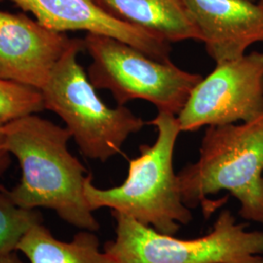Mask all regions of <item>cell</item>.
Masks as SVG:
<instances>
[{
  "mask_svg": "<svg viewBox=\"0 0 263 263\" xmlns=\"http://www.w3.org/2000/svg\"><path fill=\"white\" fill-rule=\"evenodd\" d=\"M4 144L19 162V183L7 190L20 206L54 211L69 226L97 232L100 222L85 197L91 175L68 149L71 135L66 127L28 114L4 123Z\"/></svg>",
  "mask_w": 263,
  "mask_h": 263,
  "instance_id": "6da1fadb",
  "label": "cell"
},
{
  "mask_svg": "<svg viewBox=\"0 0 263 263\" xmlns=\"http://www.w3.org/2000/svg\"><path fill=\"white\" fill-rule=\"evenodd\" d=\"M155 127L153 144L140 146V156L130 160L128 177L116 187L102 189L92 176L85 184V197L95 212L107 208L165 235L176 236L188 226L193 215L183 203L178 174L174 170V151L180 128L177 115L158 112L147 123Z\"/></svg>",
  "mask_w": 263,
  "mask_h": 263,
  "instance_id": "7a4b0ae2",
  "label": "cell"
},
{
  "mask_svg": "<svg viewBox=\"0 0 263 263\" xmlns=\"http://www.w3.org/2000/svg\"><path fill=\"white\" fill-rule=\"evenodd\" d=\"M181 199L190 210L213 209L208 199L227 191L239 215L263 226V112L241 124L210 126L199 159L178 173Z\"/></svg>",
  "mask_w": 263,
  "mask_h": 263,
  "instance_id": "3957f363",
  "label": "cell"
},
{
  "mask_svg": "<svg viewBox=\"0 0 263 263\" xmlns=\"http://www.w3.org/2000/svg\"><path fill=\"white\" fill-rule=\"evenodd\" d=\"M82 51L83 39L72 38L40 92L44 109L64 121L82 155L105 162L120 153L132 134L147 123L125 105L112 108L104 104L78 63Z\"/></svg>",
  "mask_w": 263,
  "mask_h": 263,
  "instance_id": "277c9868",
  "label": "cell"
},
{
  "mask_svg": "<svg viewBox=\"0 0 263 263\" xmlns=\"http://www.w3.org/2000/svg\"><path fill=\"white\" fill-rule=\"evenodd\" d=\"M115 238L104 251L116 263H263V231H249L223 210L207 235L179 239L112 213Z\"/></svg>",
  "mask_w": 263,
  "mask_h": 263,
  "instance_id": "5b68a950",
  "label": "cell"
},
{
  "mask_svg": "<svg viewBox=\"0 0 263 263\" xmlns=\"http://www.w3.org/2000/svg\"><path fill=\"white\" fill-rule=\"evenodd\" d=\"M85 51L92 58L87 74L97 90H107L118 105L142 100L158 112L178 115L203 76L161 62L121 40L86 33Z\"/></svg>",
  "mask_w": 263,
  "mask_h": 263,
  "instance_id": "8992f818",
  "label": "cell"
},
{
  "mask_svg": "<svg viewBox=\"0 0 263 263\" xmlns=\"http://www.w3.org/2000/svg\"><path fill=\"white\" fill-rule=\"evenodd\" d=\"M263 112V53L216 64L177 115L181 132L246 122Z\"/></svg>",
  "mask_w": 263,
  "mask_h": 263,
  "instance_id": "52a82bcc",
  "label": "cell"
},
{
  "mask_svg": "<svg viewBox=\"0 0 263 263\" xmlns=\"http://www.w3.org/2000/svg\"><path fill=\"white\" fill-rule=\"evenodd\" d=\"M72 38L0 10V79L41 91Z\"/></svg>",
  "mask_w": 263,
  "mask_h": 263,
  "instance_id": "ba28073f",
  "label": "cell"
},
{
  "mask_svg": "<svg viewBox=\"0 0 263 263\" xmlns=\"http://www.w3.org/2000/svg\"><path fill=\"white\" fill-rule=\"evenodd\" d=\"M45 28L64 32L86 31L121 40L155 60L170 61L171 44L115 18L95 0H10Z\"/></svg>",
  "mask_w": 263,
  "mask_h": 263,
  "instance_id": "9c48e42d",
  "label": "cell"
},
{
  "mask_svg": "<svg viewBox=\"0 0 263 263\" xmlns=\"http://www.w3.org/2000/svg\"><path fill=\"white\" fill-rule=\"evenodd\" d=\"M209 56L216 64L237 60L263 43V7L251 0H183Z\"/></svg>",
  "mask_w": 263,
  "mask_h": 263,
  "instance_id": "30bf717a",
  "label": "cell"
},
{
  "mask_svg": "<svg viewBox=\"0 0 263 263\" xmlns=\"http://www.w3.org/2000/svg\"><path fill=\"white\" fill-rule=\"evenodd\" d=\"M115 18L167 42L202 37L183 0H95Z\"/></svg>",
  "mask_w": 263,
  "mask_h": 263,
  "instance_id": "8fae6325",
  "label": "cell"
},
{
  "mask_svg": "<svg viewBox=\"0 0 263 263\" xmlns=\"http://www.w3.org/2000/svg\"><path fill=\"white\" fill-rule=\"evenodd\" d=\"M17 251L29 263H116L101 251L100 240L93 231L81 230L66 242L56 238L43 223L28 231Z\"/></svg>",
  "mask_w": 263,
  "mask_h": 263,
  "instance_id": "7c38bea8",
  "label": "cell"
},
{
  "mask_svg": "<svg viewBox=\"0 0 263 263\" xmlns=\"http://www.w3.org/2000/svg\"><path fill=\"white\" fill-rule=\"evenodd\" d=\"M40 223L43 217L38 210L20 207L0 187V255L15 253L22 239Z\"/></svg>",
  "mask_w": 263,
  "mask_h": 263,
  "instance_id": "4fadbf2b",
  "label": "cell"
},
{
  "mask_svg": "<svg viewBox=\"0 0 263 263\" xmlns=\"http://www.w3.org/2000/svg\"><path fill=\"white\" fill-rule=\"evenodd\" d=\"M44 110L41 92L0 79V120L4 123Z\"/></svg>",
  "mask_w": 263,
  "mask_h": 263,
  "instance_id": "5bb4252c",
  "label": "cell"
},
{
  "mask_svg": "<svg viewBox=\"0 0 263 263\" xmlns=\"http://www.w3.org/2000/svg\"><path fill=\"white\" fill-rule=\"evenodd\" d=\"M4 122L0 120V179L8 171L11 165V154L4 144Z\"/></svg>",
  "mask_w": 263,
  "mask_h": 263,
  "instance_id": "9a60e30c",
  "label": "cell"
},
{
  "mask_svg": "<svg viewBox=\"0 0 263 263\" xmlns=\"http://www.w3.org/2000/svg\"><path fill=\"white\" fill-rule=\"evenodd\" d=\"M0 263H24L15 253L0 255Z\"/></svg>",
  "mask_w": 263,
  "mask_h": 263,
  "instance_id": "2e32d148",
  "label": "cell"
},
{
  "mask_svg": "<svg viewBox=\"0 0 263 263\" xmlns=\"http://www.w3.org/2000/svg\"><path fill=\"white\" fill-rule=\"evenodd\" d=\"M257 2H258V3H259V4H260V5L263 7V0H258Z\"/></svg>",
  "mask_w": 263,
  "mask_h": 263,
  "instance_id": "e0dca14e",
  "label": "cell"
},
{
  "mask_svg": "<svg viewBox=\"0 0 263 263\" xmlns=\"http://www.w3.org/2000/svg\"><path fill=\"white\" fill-rule=\"evenodd\" d=\"M251 1H256V0H251Z\"/></svg>",
  "mask_w": 263,
  "mask_h": 263,
  "instance_id": "ac0fdd59",
  "label": "cell"
},
{
  "mask_svg": "<svg viewBox=\"0 0 263 263\" xmlns=\"http://www.w3.org/2000/svg\"><path fill=\"white\" fill-rule=\"evenodd\" d=\"M0 1H1V0H0Z\"/></svg>",
  "mask_w": 263,
  "mask_h": 263,
  "instance_id": "d6986e66",
  "label": "cell"
}]
</instances>
